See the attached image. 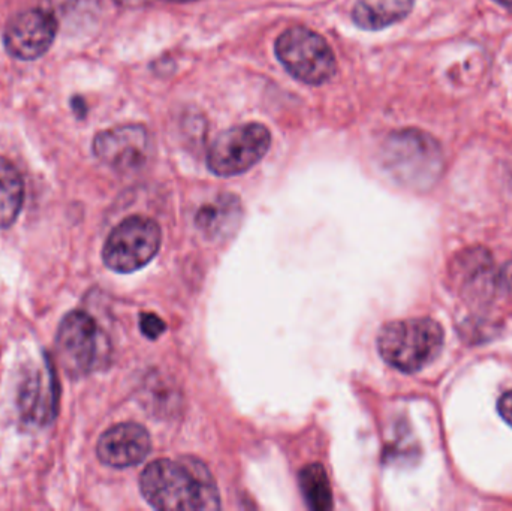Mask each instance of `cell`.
Returning <instances> with one entry per match:
<instances>
[{
	"instance_id": "12",
	"label": "cell",
	"mask_w": 512,
	"mask_h": 511,
	"mask_svg": "<svg viewBox=\"0 0 512 511\" xmlns=\"http://www.w3.org/2000/svg\"><path fill=\"white\" fill-rule=\"evenodd\" d=\"M415 0H357L352 18L364 30H381L411 14Z\"/></svg>"
},
{
	"instance_id": "19",
	"label": "cell",
	"mask_w": 512,
	"mask_h": 511,
	"mask_svg": "<svg viewBox=\"0 0 512 511\" xmlns=\"http://www.w3.org/2000/svg\"><path fill=\"white\" fill-rule=\"evenodd\" d=\"M493 2L498 3V5H501L502 8L507 9L512 14V0H493Z\"/></svg>"
},
{
	"instance_id": "11",
	"label": "cell",
	"mask_w": 512,
	"mask_h": 511,
	"mask_svg": "<svg viewBox=\"0 0 512 511\" xmlns=\"http://www.w3.org/2000/svg\"><path fill=\"white\" fill-rule=\"evenodd\" d=\"M243 206L239 197L222 194L204 204L195 216L197 227L210 240H224L233 236L242 224Z\"/></svg>"
},
{
	"instance_id": "13",
	"label": "cell",
	"mask_w": 512,
	"mask_h": 511,
	"mask_svg": "<svg viewBox=\"0 0 512 511\" xmlns=\"http://www.w3.org/2000/svg\"><path fill=\"white\" fill-rule=\"evenodd\" d=\"M24 185L14 164L0 156V230L11 227L23 206Z\"/></svg>"
},
{
	"instance_id": "18",
	"label": "cell",
	"mask_w": 512,
	"mask_h": 511,
	"mask_svg": "<svg viewBox=\"0 0 512 511\" xmlns=\"http://www.w3.org/2000/svg\"><path fill=\"white\" fill-rule=\"evenodd\" d=\"M119 6L123 8H141V6L149 5L153 0H114Z\"/></svg>"
},
{
	"instance_id": "16",
	"label": "cell",
	"mask_w": 512,
	"mask_h": 511,
	"mask_svg": "<svg viewBox=\"0 0 512 511\" xmlns=\"http://www.w3.org/2000/svg\"><path fill=\"white\" fill-rule=\"evenodd\" d=\"M140 329L143 335L149 339H158L165 332L164 320L156 314H143L140 317Z\"/></svg>"
},
{
	"instance_id": "7",
	"label": "cell",
	"mask_w": 512,
	"mask_h": 511,
	"mask_svg": "<svg viewBox=\"0 0 512 511\" xmlns=\"http://www.w3.org/2000/svg\"><path fill=\"white\" fill-rule=\"evenodd\" d=\"M104 336L92 317L83 311H72L63 318L57 330V354L66 374L83 377L98 366L104 351Z\"/></svg>"
},
{
	"instance_id": "8",
	"label": "cell",
	"mask_w": 512,
	"mask_h": 511,
	"mask_svg": "<svg viewBox=\"0 0 512 511\" xmlns=\"http://www.w3.org/2000/svg\"><path fill=\"white\" fill-rule=\"evenodd\" d=\"M152 138L144 126L125 125L96 135L93 152L120 173L143 170L152 158Z\"/></svg>"
},
{
	"instance_id": "5",
	"label": "cell",
	"mask_w": 512,
	"mask_h": 511,
	"mask_svg": "<svg viewBox=\"0 0 512 511\" xmlns=\"http://www.w3.org/2000/svg\"><path fill=\"white\" fill-rule=\"evenodd\" d=\"M161 242V228L156 221L146 216H131L111 231L102 258L105 266L114 272H137L156 257Z\"/></svg>"
},
{
	"instance_id": "10",
	"label": "cell",
	"mask_w": 512,
	"mask_h": 511,
	"mask_svg": "<svg viewBox=\"0 0 512 511\" xmlns=\"http://www.w3.org/2000/svg\"><path fill=\"white\" fill-rule=\"evenodd\" d=\"M152 450L149 432L137 423H120L99 438L96 453L108 467L131 468L141 464Z\"/></svg>"
},
{
	"instance_id": "21",
	"label": "cell",
	"mask_w": 512,
	"mask_h": 511,
	"mask_svg": "<svg viewBox=\"0 0 512 511\" xmlns=\"http://www.w3.org/2000/svg\"><path fill=\"white\" fill-rule=\"evenodd\" d=\"M165 2L186 3V2H194V0H165Z\"/></svg>"
},
{
	"instance_id": "15",
	"label": "cell",
	"mask_w": 512,
	"mask_h": 511,
	"mask_svg": "<svg viewBox=\"0 0 512 511\" xmlns=\"http://www.w3.org/2000/svg\"><path fill=\"white\" fill-rule=\"evenodd\" d=\"M300 488L307 506L315 511L333 509V491L325 468L321 464H310L300 473Z\"/></svg>"
},
{
	"instance_id": "6",
	"label": "cell",
	"mask_w": 512,
	"mask_h": 511,
	"mask_svg": "<svg viewBox=\"0 0 512 511\" xmlns=\"http://www.w3.org/2000/svg\"><path fill=\"white\" fill-rule=\"evenodd\" d=\"M270 131L259 123L222 132L210 146L207 165L216 176H239L258 164L270 149Z\"/></svg>"
},
{
	"instance_id": "4",
	"label": "cell",
	"mask_w": 512,
	"mask_h": 511,
	"mask_svg": "<svg viewBox=\"0 0 512 511\" xmlns=\"http://www.w3.org/2000/svg\"><path fill=\"white\" fill-rule=\"evenodd\" d=\"M276 56L301 83L318 86L333 77L336 57L324 38L307 27H291L276 41Z\"/></svg>"
},
{
	"instance_id": "1",
	"label": "cell",
	"mask_w": 512,
	"mask_h": 511,
	"mask_svg": "<svg viewBox=\"0 0 512 511\" xmlns=\"http://www.w3.org/2000/svg\"><path fill=\"white\" fill-rule=\"evenodd\" d=\"M140 489L156 510L215 511L222 507L215 477L195 458L159 459L140 477Z\"/></svg>"
},
{
	"instance_id": "3",
	"label": "cell",
	"mask_w": 512,
	"mask_h": 511,
	"mask_svg": "<svg viewBox=\"0 0 512 511\" xmlns=\"http://www.w3.org/2000/svg\"><path fill=\"white\" fill-rule=\"evenodd\" d=\"M385 170L409 188H429L442 173L441 147L417 129L393 132L382 146Z\"/></svg>"
},
{
	"instance_id": "2",
	"label": "cell",
	"mask_w": 512,
	"mask_h": 511,
	"mask_svg": "<svg viewBox=\"0 0 512 511\" xmlns=\"http://www.w3.org/2000/svg\"><path fill=\"white\" fill-rule=\"evenodd\" d=\"M444 347V329L432 318H409L382 327L378 350L385 363L405 374L429 366Z\"/></svg>"
},
{
	"instance_id": "17",
	"label": "cell",
	"mask_w": 512,
	"mask_h": 511,
	"mask_svg": "<svg viewBox=\"0 0 512 511\" xmlns=\"http://www.w3.org/2000/svg\"><path fill=\"white\" fill-rule=\"evenodd\" d=\"M498 410L502 419H504L508 425L512 426V390L511 392L505 393V395L499 399Z\"/></svg>"
},
{
	"instance_id": "20",
	"label": "cell",
	"mask_w": 512,
	"mask_h": 511,
	"mask_svg": "<svg viewBox=\"0 0 512 511\" xmlns=\"http://www.w3.org/2000/svg\"><path fill=\"white\" fill-rule=\"evenodd\" d=\"M505 282H507L508 287L512 288V264H510V267H508L507 270H505Z\"/></svg>"
},
{
	"instance_id": "9",
	"label": "cell",
	"mask_w": 512,
	"mask_h": 511,
	"mask_svg": "<svg viewBox=\"0 0 512 511\" xmlns=\"http://www.w3.org/2000/svg\"><path fill=\"white\" fill-rule=\"evenodd\" d=\"M57 33V21L45 9H27L6 24V50L15 59L33 60L47 53Z\"/></svg>"
},
{
	"instance_id": "14",
	"label": "cell",
	"mask_w": 512,
	"mask_h": 511,
	"mask_svg": "<svg viewBox=\"0 0 512 511\" xmlns=\"http://www.w3.org/2000/svg\"><path fill=\"white\" fill-rule=\"evenodd\" d=\"M56 390L53 378H48L45 383L39 372H35L32 378L24 384L21 390V408L24 416L32 420L47 422L48 417H54L56 413L57 393H47Z\"/></svg>"
}]
</instances>
